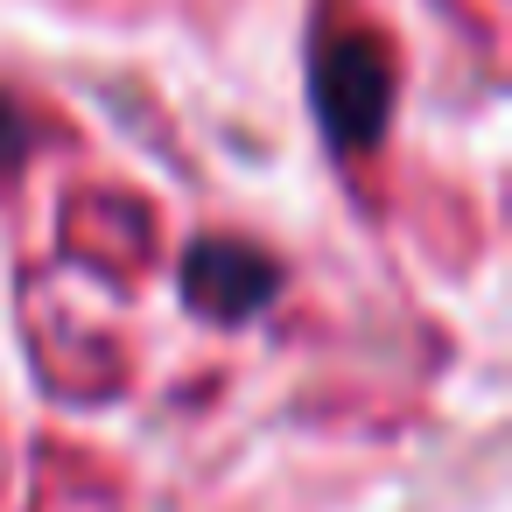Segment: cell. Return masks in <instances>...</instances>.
Here are the masks:
<instances>
[{
  "label": "cell",
  "instance_id": "3",
  "mask_svg": "<svg viewBox=\"0 0 512 512\" xmlns=\"http://www.w3.org/2000/svg\"><path fill=\"white\" fill-rule=\"evenodd\" d=\"M22 155V127H15V113L0 106V162H15Z\"/></svg>",
  "mask_w": 512,
  "mask_h": 512
},
{
  "label": "cell",
  "instance_id": "1",
  "mask_svg": "<svg viewBox=\"0 0 512 512\" xmlns=\"http://www.w3.org/2000/svg\"><path fill=\"white\" fill-rule=\"evenodd\" d=\"M386 99H393V71H386V57L372 43H358V36L323 43V57H316V113L330 127V141L365 148L386 127Z\"/></svg>",
  "mask_w": 512,
  "mask_h": 512
},
{
  "label": "cell",
  "instance_id": "2",
  "mask_svg": "<svg viewBox=\"0 0 512 512\" xmlns=\"http://www.w3.org/2000/svg\"><path fill=\"white\" fill-rule=\"evenodd\" d=\"M190 295H197L211 316H246V309H260V302L274 295V267H267L260 253H246V246L211 239V246L190 253Z\"/></svg>",
  "mask_w": 512,
  "mask_h": 512
}]
</instances>
